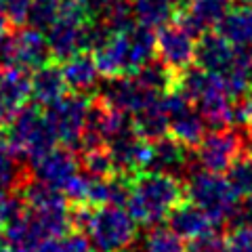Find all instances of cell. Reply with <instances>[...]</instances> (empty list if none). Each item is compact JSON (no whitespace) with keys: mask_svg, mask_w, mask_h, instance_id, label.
Here are the masks:
<instances>
[{"mask_svg":"<svg viewBox=\"0 0 252 252\" xmlns=\"http://www.w3.org/2000/svg\"><path fill=\"white\" fill-rule=\"evenodd\" d=\"M225 248H227V240L220 235L217 227H212L210 231L189 240L187 252H225Z\"/></svg>","mask_w":252,"mask_h":252,"instance_id":"cell-31","label":"cell"},{"mask_svg":"<svg viewBox=\"0 0 252 252\" xmlns=\"http://www.w3.org/2000/svg\"><path fill=\"white\" fill-rule=\"evenodd\" d=\"M195 49H198L195 36L181 21L160 28V34L156 36L158 59L175 76L179 72H183V69H187L189 65H193Z\"/></svg>","mask_w":252,"mask_h":252,"instance_id":"cell-9","label":"cell"},{"mask_svg":"<svg viewBox=\"0 0 252 252\" xmlns=\"http://www.w3.org/2000/svg\"><path fill=\"white\" fill-rule=\"evenodd\" d=\"M6 252H32L30 248H21V246H9L6 244Z\"/></svg>","mask_w":252,"mask_h":252,"instance_id":"cell-38","label":"cell"},{"mask_svg":"<svg viewBox=\"0 0 252 252\" xmlns=\"http://www.w3.org/2000/svg\"><path fill=\"white\" fill-rule=\"evenodd\" d=\"M240 2H252V0H240Z\"/></svg>","mask_w":252,"mask_h":252,"instance_id":"cell-39","label":"cell"},{"mask_svg":"<svg viewBox=\"0 0 252 252\" xmlns=\"http://www.w3.org/2000/svg\"><path fill=\"white\" fill-rule=\"evenodd\" d=\"M112 156L114 168L120 175H137L141 170H149L152 162V143L147 139L139 137L135 130H128L114 139L107 145Z\"/></svg>","mask_w":252,"mask_h":252,"instance_id":"cell-11","label":"cell"},{"mask_svg":"<svg viewBox=\"0 0 252 252\" xmlns=\"http://www.w3.org/2000/svg\"><path fill=\"white\" fill-rule=\"evenodd\" d=\"M61 69H63V76H65L67 89H72L74 93H86L94 89L101 76L94 59L86 53H78L74 57L65 59Z\"/></svg>","mask_w":252,"mask_h":252,"instance_id":"cell-25","label":"cell"},{"mask_svg":"<svg viewBox=\"0 0 252 252\" xmlns=\"http://www.w3.org/2000/svg\"><path fill=\"white\" fill-rule=\"evenodd\" d=\"M250 198H252V195H250Z\"/></svg>","mask_w":252,"mask_h":252,"instance_id":"cell-40","label":"cell"},{"mask_svg":"<svg viewBox=\"0 0 252 252\" xmlns=\"http://www.w3.org/2000/svg\"><path fill=\"white\" fill-rule=\"evenodd\" d=\"M30 86H32V99L36 105L51 107L57 103L61 97H65L67 82L63 76V69L53 65V63H44V65L36 67L34 74L30 76Z\"/></svg>","mask_w":252,"mask_h":252,"instance_id":"cell-20","label":"cell"},{"mask_svg":"<svg viewBox=\"0 0 252 252\" xmlns=\"http://www.w3.org/2000/svg\"><path fill=\"white\" fill-rule=\"evenodd\" d=\"M185 195L189 202L200 206L217 223L225 220L229 210L233 208V204L240 200V195L235 193L229 179L223 177L220 172H212L206 168L195 170L187 177Z\"/></svg>","mask_w":252,"mask_h":252,"instance_id":"cell-6","label":"cell"},{"mask_svg":"<svg viewBox=\"0 0 252 252\" xmlns=\"http://www.w3.org/2000/svg\"><path fill=\"white\" fill-rule=\"evenodd\" d=\"M82 166L86 170V175L91 177H109L114 175V162L109 156V149L99 145V147H84L82 154Z\"/></svg>","mask_w":252,"mask_h":252,"instance_id":"cell-28","label":"cell"},{"mask_svg":"<svg viewBox=\"0 0 252 252\" xmlns=\"http://www.w3.org/2000/svg\"><path fill=\"white\" fill-rule=\"evenodd\" d=\"M244 149L252 154V124L246 128V132H244Z\"/></svg>","mask_w":252,"mask_h":252,"instance_id":"cell-37","label":"cell"},{"mask_svg":"<svg viewBox=\"0 0 252 252\" xmlns=\"http://www.w3.org/2000/svg\"><path fill=\"white\" fill-rule=\"evenodd\" d=\"M238 57V46L231 44L223 34L219 32H206L200 36L198 49H195V61L202 69L210 74H225Z\"/></svg>","mask_w":252,"mask_h":252,"instance_id":"cell-16","label":"cell"},{"mask_svg":"<svg viewBox=\"0 0 252 252\" xmlns=\"http://www.w3.org/2000/svg\"><path fill=\"white\" fill-rule=\"evenodd\" d=\"M46 32H49L46 40H49L51 55L59 61H65L91 49L94 23L89 11L78 0H67L59 17L46 28Z\"/></svg>","mask_w":252,"mask_h":252,"instance_id":"cell-4","label":"cell"},{"mask_svg":"<svg viewBox=\"0 0 252 252\" xmlns=\"http://www.w3.org/2000/svg\"><path fill=\"white\" fill-rule=\"evenodd\" d=\"M30 250L32 252H67L65 235H61V238H49L40 244H36V246H32Z\"/></svg>","mask_w":252,"mask_h":252,"instance_id":"cell-36","label":"cell"},{"mask_svg":"<svg viewBox=\"0 0 252 252\" xmlns=\"http://www.w3.org/2000/svg\"><path fill=\"white\" fill-rule=\"evenodd\" d=\"M183 195L185 185H181L179 177L160 170H141L130 181L126 206L139 225L156 227L183 202Z\"/></svg>","mask_w":252,"mask_h":252,"instance_id":"cell-2","label":"cell"},{"mask_svg":"<svg viewBox=\"0 0 252 252\" xmlns=\"http://www.w3.org/2000/svg\"><path fill=\"white\" fill-rule=\"evenodd\" d=\"M91 49L101 76H128L152 61L156 38L152 30L139 23H128L124 28H109L101 23L94 26Z\"/></svg>","mask_w":252,"mask_h":252,"instance_id":"cell-1","label":"cell"},{"mask_svg":"<svg viewBox=\"0 0 252 252\" xmlns=\"http://www.w3.org/2000/svg\"><path fill=\"white\" fill-rule=\"evenodd\" d=\"M17 154L11 147L9 139L4 135H0V193L11 191L13 187H17L19 183H23V175L19 170L17 164Z\"/></svg>","mask_w":252,"mask_h":252,"instance_id":"cell-26","label":"cell"},{"mask_svg":"<svg viewBox=\"0 0 252 252\" xmlns=\"http://www.w3.org/2000/svg\"><path fill=\"white\" fill-rule=\"evenodd\" d=\"M141 252H187L183 242L172 229H154L143 242Z\"/></svg>","mask_w":252,"mask_h":252,"instance_id":"cell-29","label":"cell"},{"mask_svg":"<svg viewBox=\"0 0 252 252\" xmlns=\"http://www.w3.org/2000/svg\"><path fill=\"white\" fill-rule=\"evenodd\" d=\"M168 225L181 240L189 242L202 233L210 231L212 227H217L219 223L210 215H206L200 206H195L191 202H181L168 215Z\"/></svg>","mask_w":252,"mask_h":252,"instance_id":"cell-21","label":"cell"},{"mask_svg":"<svg viewBox=\"0 0 252 252\" xmlns=\"http://www.w3.org/2000/svg\"><path fill=\"white\" fill-rule=\"evenodd\" d=\"M229 2L231 0H189V6L181 13L179 21L195 38H200L215 26H219V21L229 9Z\"/></svg>","mask_w":252,"mask_h":252,"instance_id":"cell-18","label":"cell"},{"mask_svg":"<svg viewBox=\"0 0 252 252\" xmlns=\"http://www.w3.org/2000/svg\"><path fill=\"white\" fill-rule=\"evenodd\" d=\"M149 170H160L172 177H183L189 170V152L175 137H162L152 143V162Z\"/></svg>","mask_w":252,"mask_h":252,"instance_id":"cell-19","label":"cell"},{"mask_svg":"<svg viewBox=\"0 0 252 252\" xmlns=\"http://www.w3.org/2000/svg\"><path fill=\"white\" fill-rule=\"evenodd\" d=\"M233 124L248 128L252 124V91L244 97L233 99Z\"/></svg>","mask_w":252,"mask_h":252,"instance_id":"cell-34","label":"cell"},{"mask_svg":"<svg viewBox=\"0 0 252 252\" xmlns=\"http://www.w3.org/2000/svg\"><path fill=\"white\" fill-rule=\"evenodd\" d=\"M227 179H229L231 187L240 198L252 195V154L244 152L231 162V166L227 168Z\"/></svg>","mask_w":252,"mask_h":252,"instance_id":"cell-27","label":"cell"},{"mask_svg":"<svg viewBox=\"0 0 252 252\" xmlns=\"http://www.w3.org/2000/svg\"><path fill=\"white\" fill-rule=\"evenodd\" d=\"M91 107V101L82 93L65 94L57 103L46 107V118H49L55 141L65 147H82Z\"/></svg>","mask_w":252,"mask_h":252,"instance_id":"cell-7","label":"cell"},{"mask_svg":"<svg viewBox=\"0 0 252 252\" xmlns=\"http://www.w3.org/2000/svg\"><path fill=\"white\" fill-rule=\"evenodd\" d=\"M181 0H132L130 13L139 26L156 30L164 28L177 17Z\"/></svg>","mask_w":252,"mask_h":252,"instance_id":"cell-24","label":"cell"},{"mask_svg":"<svg viewBox=\"0 0 252 252\" xmlns=\"http://www.w3.org/2000/svg\"><path fill=\"white\" fill-rule=\"evenodd\" d=\"M244 152V135L231 128H212L198 145V162L212 172H227L231 162Z\"/></svg>","mask_w":252,"mask_h":252,"instance_id":"cell-10","label":"cell"},{"mask_svg":"<svg viewBox=\"0 0 252 252\" xmlns=\"http://www.w3.org/2000/svg\"><path fill=\"white\" fill-rule=\"evenodd\" d=\"M225 252H252V225L231 229Z\"/></svg>","mask_w":252,"mask_h":252,"instance_id":"cell-32","label":"cell"},{"mask_svg":"<svg viewBox=\"0 0 252 252\" xmlns=\"http://www.w3.org/2000/svg\"><path fill=\"white\" fill-rule=\"evenodd\" d=\"M217 28L231 44L252 49V2H240L227 9Z\"/></svg>","mask_w":252,"mask_h":252,"instance_id":"cell-22","label":"cell"},{"mask_svg":"<svg viewBox=\"0 0 252 252\" xmlns=\"http://www.w3.org/2000/svg\"><path fill=\"white\" fill-rule=\"evenodd\" d=\"M193 105L198 107V112L210 128H225L233 124V101L217 74H212L210 84L193 101Z\"/></svg>","mask_w":252,"mask_h":252,"instance_id":"cell-15","label":"cell"},{"mask_svg":"<svg viewBox=\"0 0 252 252\" xmlns=\"http://www.w3.org/2000/svg\"><path fill=\"white\" fill-rule=\"evenodd\" d=\"M130 128L132 126H128V120H126L124 112L107 107L99 101L97 105L91 107L82 145L84 147H99V145L107 147L114 139L124 135V132H128Z\"/></svg>","mask_w":252,"mask_h":252,"instance_id":"cell-12","label":"cell"},{"mask_svg":"<svg viewBox=\"0 0 252 252\" xmlns=\"http://www.w3.org/2000/svg\"><path fill=\"white\" fill-rule=\"evenodd\" d=\"M32 168H34V179L59 189L63 193L69 185V181L78 175V160L69 149L51 147L40 158L32 160Z\"/></svg>","mask_w":252,"mask_h":252,"instance_id":"cell-13","label":"cell"},{"mask_svg":"<svg viewBox=\"0 0 252 252\" xmlns=\"http://www.w3.org/2000/svg\"><path fill=\"white\" fill-rule=\"evenodd\" d=\"M160 97H162V93L154 91L139 74H128V76L109 78V82L101 91L99 101L107 107L118 109V112L135 116Z\"/></svg>","mask_w":252,"mask_h":252,"instance_id":"cell-8","label":"cell"},{"mask_svg":"<svg viewBox=\"0 0 252 252\" xmlns=\"http://www.w3.org/2000/svg\"><path fill=\"white\" fill-rule=\"evenodd\" d=\"M30 97L32 86L26 69L15 65L4 67L0 76V126L9 124Z\"/></svg>","mask_w":252,"mask_h":252,"instance_id":"cell-14","label":"cell"},{"mask_svg":"<svg viewBox=\"0 0 252 252\" xmlns=\"http://www.w3.org/2000/svg\"><path fill=\"white\" fill-rule=\"evenodd\" d=\"M32 0H0V30L6 23H23L28 19Z\"/></svg>","mask_w":252,"mask_h":252,"instance_id":"cell-30","label":"cell"},{"mask_svg":"<svg viewBox=\"0 0 252 252\" xmlns=\"http://www.w3.org/2000/svg\"><path fill=\"white\" fill-rule=\"evenodd\" d=\"M51 57L49 40L38 28H23L13 34V65L21 69H36Z\"/></svg>","mask_w":252,"mask_h":252,"instance_id":"cell-17","label":"cell"},{"mask_svg":"<svg viewBox=\"0 0 252 252\" xmlns=\"http://www.w3.org/2000/svg\"><path fill=\"white\" fill-rule=\"evenodd\" d=\"M82 231L89 235L94 252H124L135 244L139 223L130 210L103 204L94 210L89 208Z\"/></svg>","mask_w":252,"mask_h":252,"instance_id":"cell-3","label":"cell"},{"mask_svg":"<svg viewBox=\"0 0 252 252\" xmlns=\"http://www.w3.org/2000/svg\"><path fill=\"white\" fill-rule=\"evenodd\" d=\"M225 220L231 225V229H235V227H248V225H252V198L235 202Z\"/></svg>","mask_w":252,"mask_h":252,"instance_id":"cell-33","label":"cell"},{"mask_svg":"<svg viewBox=\"0 0 252 252\" xmlns=\"http://www.w3.org/2000/svg\"><path fill=\"white\" fill-rule=\"evenodd\" d=\"M6 139L15 149V154L19 158H28L30 162L40 158L57 143L51 130L49 118L40 112L38 105H28L19 109L17 116L9 122Z\"/></svg>","mask_w":252,"mask_h":252,"instance_id":"cell-5","label":"cell"},{"mask_svg":"<svg viewBox=\"0 0 252 252\" xmlns=\"http://www.w3.org/2000/svg\"><path fill=\"white\" fill-rule=\"evenodd\" d=\"M132 130L147 141H158L166 137V132H170V112L166 101H164V94L158 101H154L152 105H147L139 114H135Z\"/></svg>","mask_w":252,"mask_h":252,"instance_id":"cell-23","label":"cell"},{"mask_svg":"<svg viewBox=\"0 0 252 252\" xmlns=\"http://www.w3.org/2000/svg\"><path fill=\"white\" fill-rule=\"evenodd\" d=\"M13 65V34L0 30V67Z\"/></svg>","mask_w":252,"mask_h":252,"instance_id":"cell-35","label":"cell"}]
</instances>
